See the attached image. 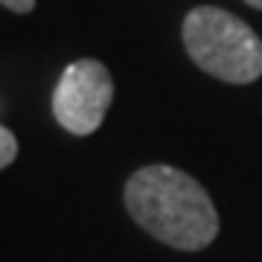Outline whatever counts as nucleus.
I'll return each instance as SVG.
<instances>
[{
    "instance_id": "7ed1b4c3",
    "label": "nucleus",
    "mask_w": 262,
    "mask_h": 262,
    "mask_svg": "<svg viewBox=\"0 0 262 262\" xmlns=\"http://www.w3.org/2000/svg\"><path fill=\"white\" fill-rule=\"evenodd\" d=\"M114 102V79L96 58H79L64 67L53 91V117L64 131L88 137L102 125Z\"/></svg>"
},
{
    "instance_id": "423d86ee",
    "label": "nucleus",
    "mask_w": 262,
    "mask_h": 262,
    "mask_svg": "<svg viewBox=\"0 0 262 262\" xmlns=\"http://www.w3.org/2000/svg\"><path fill=\"white\" fill-rule=\"evenodd\" d=\"M248 6H253V9H262V0H245Z\"/></svg>"
},
{
    "instance_id": "f257e3e1",
    "label": "nucleus",
    "mask_w": 262,
    "mask_h": 262,
    "mask_svg": "<svg viewBox=\"0 0 262 262\" xmlns=\"http://www.w3.org/2000/svg\"><path fill=\"white\" fill-rule=\"evenodd\" d=\"M131 219L175 251H204L219 236V213L210 192L192 175L166 163L143 166L125 184Z\"/></svg>"
},
{
    "instance_id": "39448f33",
    "label": "nucleus",
    "mask_w": 262,
    "mask_h": 262,
    "mask_svg": "<svg viewBox=\"0 0 262 262\" xmlns=\"http://www.w3.org/2000/svg\"><path fill=\"white\" fill-rule=\"evenodd\" d=\"M0 6H6L15 15H29V12L35 9V0H0Z\"/></svg>"
},
{
    "instance_id": "20e7f679",
    "label": "nucleus",
    "mask_w": 262,
    "mask_h": 262,
    "mask_svg": "<svg viewBox=\"0 0 262 262\" xmlns=\"http://www.w3.org/2000/svg\"><path fill=\"white\" fill-rule=\"evenodd\" d=\"M15 158H18V140H15V134L9 128L0 125V169L12 166Z\"/></svg>"
},
{
    "instance_id": "f03ea898",
    "label": "nucleus",
    "mask_w": 262,
    "mask_h": 262,
    "mask_svg": "<svg viewBox=\"0 0 262 262\" xmlns=\"http://www.w3.org/2000/svg\"><path fill=\"white\" fill-rule=\"evenodd\" d=\"M184 47L204 73L227 84H251L262 76V38L225 9L198 6L189 12Z\"/></svg>"
}]
</instances>
